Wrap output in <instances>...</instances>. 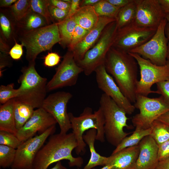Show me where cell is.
Returning a JSON list of instances; mask_svg holds the SVG:
<instances>
[{
    "label": "cell",
    "mask_w": 169,
    "mask_h": 169,
    "mask_svg": "<svg viewBox=\"0 0 169 169\" xmlns=\"http://www.w3.org/2000/svg\"><path fill=\"white\" fill-rule=\"evenodd\" d=\"M107 73L113 78L124 95L131 103L136 100L138 64L128 53L111 47L104 63Z\"/></svg>",
    "instance_id": "6da1fadb"
},
{
    "label": "cell",
    "mask_w": 169,
    "mask_h": 169,
    "mask_svg": "<svg viewBox=\"0 0 169 169\" xmlns=\"http://www.w3.org/2000/svg\"><path fill=\"white\" fill-rule=\"evenodd\" d=\"M78 146L73 132L52 135L46 144L37 154L33 163V169H47L51 164L63 160L69 161L70 167H81L83 163L81 157H75L72 152Z\"/></svg>",
    "instance_id": "7a4b0ae2"
},
{
    "label": "cell",
    "mask_w": 169,
    "mask_h": 169,
    "mask_svg": "<svg viewBox=\"0 0 169 169\" xmlns=\"http://www.w3.org/2000/svg\"><path fill=\"white\" fill-rule=\"evenodd\" d=\"M35 63H30L23 67L18 81L20 86L18 89V101L32 106L34 109L42 107L47 92V79L41 76L35 67Z\"/></svg>",
    "instance_id": "3957f363"
},
{
    "label": "cell",
    "mask_w": 169,
    "mask_h": 169,
    "mask_svg": "<svg viewBox=\"0 0 169 169\" xmlns=\"http://www.w3.org/2000/svg\"><path fill=\"white\" fill-rule=\"evenodd\" d=\"M99 103L104 116L105 137L109 143L116 147L130 134L124 131V127L131 128L127 123L126 114L104 93L102 94Z\"/></svg>",
    "instance_id": "277c9868"
},
{
    "label": "cell",
    "mask_w": 169,
    "mask_h": 169,
    "mask_svg": "<svg viewBox=\"0 0 169 169\" xmlns=\"http://www.w3.org/2000/svg\"><path fill=\"white\" fill-rule=\"evenodd\" d=\"M69 115L71 129L77 142L78 146L75 149L76 154H84L85 152L86 144L83 140V136L86 131L95 129L97 131L96 140L101 142L105 141V118L100 107L94 112L91 108L86 107L78 116H74L71 112L69 113Z\"/></svg>",
    "instance_id": "5b68a950"
},
{
    "label": "cell",
    "mask_w": 169,
    "mask_h": 169,
    "mask_svg": "<svg viewBox=\"0 0 169 169\" xmlns=\"http://www.w3.org/2000/svg\"><path fill=\"white\" fill-rule=\"evenodd\" d=\"M60 41L57 23L28 31L21 38V44L26 49V58L29 63H35L38 54L50 50Z\"/></svg>",
    "instance_id": "8992f818"
},
{
    "label": "cell",
    "mask_w": 169,
    "mask_h": 169,
    "mask_svg": "<svg viewBox=\"0 0 169 169\" xmlns=\"http://www.w3.org/2000/svg\"><path fill=\"white\" fill-rule=\"evenodd\" d=\"M117 29L116 21L107 25L95 44L86 53L82 60L77 62L86 75H90L98 66L104 64Z\"/></svg>",
    "instance_id": "52a82bcc"
},
{
    "label": "cell",
    "mask_w": 169,
    "mask_h": 169,
    "mask_svg": "<svg viewBox=\"0 0 169 169\" xmlns=\"http://www.w3.org/2000/svg\"><path fill=\"white\" fill-rule=\"evenodd\" d=\"M139 112L131 119L135 131L148 129L153 122L164 113L169 111V105L161 96L155 98L137 95L134 104Z\"/></svg>",
    "instance_id": "ba28073f"
},
{
    "label": "cell",
    "mask_w": 169,
    "mask_h": 169,
    "mask_svg": "<svg viewBox=\"0 0 169 169\" xmlns=\"http://www.w3.org/2000/svg\"><path fill=\"white\" fill-rule=\"evenodd\" d=\"M128 53L136 60L140 69L141 78L137 83L136 94L147 96L150 94L156 93L151 87L155 84L169 78V62L164 65H158L138 54Z\"/></svg>",
    "instance_id": "9c48e42d"
},
{
    "label": "cell",
    "mask_w": 169,
    "mask_h": 169,
    "mask_svg": "<svg viewBox=\"0 0 169 169\" xmlns=\"http://www.w3.org/2000/svg\"><path fill=\"white\" fill-rule=\"evenodd\" d=\"M167 23L165 18L161 21L156 33L149 41L131 50L129 53L138 54L156 65L166 64L168 40L165 35V30Z\"/></svg>",
    "instance_id": "30bf717a"
},
{
    "label": "cell",
    "mask_w": 169,
    "mask_h": 169,
    "mask_svg": "<svg viewBox=\"0 0 169 169\" xmlns=\"http://www.w3.org/2000/svg\"><path fill=\"white\" fill-rule=\"evenodd\" d=\"M157 29L142 27L133 22L117 29L112 47L129 53L131 50L149 41Z\"/></svg>",
    "instance_id": "8fae6325"
},
{
    "label": "cell",
    "mask_w": 169,
    "mask_h": 169,
    "mask_svg": "<svg viewBox=\"0 0 169 169\" xmlns=\"http://www.w3.org/2000/svg\"><path fill=\"white\" fill-rule=\"evenodd\" d=\"M55 130V125H53L44 133L22 142L16 149L15 158L11 167L15 169H33L37 154L47 138L53 135Z\"/></svg>",
    "instance_id": "7c38bea8"
},
{
    "label": "cell",
    "mask_w": 169,
    "mask_h": 169,
    "mask_svg": "<svg viewBox=\"0 0 169 169\" xmlns=\"http://www.w3.org/2000/svg\"><path fill=\"white\" fill-rule=\"evenodd\" d=\"M56 72L47 85V91L75 85L83 69L75 61L72 51L69 50L56 69Z\"/></svg>",
    "instance_id": "4fadbf2b"
},
{
    "label": "cell",
    "mask_w": 169,
    "mask_h": 169,
    "mask_svg": "<svg viewBox=\"0 0 169 169\" xmlns=\"http://www.w3.org/2000/svg\"><path fill=\"white\" fill-rule=\"evenodd\" d=\"M73 95L70 93L59 91L51 94L46 98L42 107L50 114L56 120L60 133L66 134L71 129L67 105Z\"/></svg>",
    "instance_id": "5bb4252c"
},
{
    "label": "cell",
    "mask_w": 169,
    "mask_h": 169,
    "mask_svg": "<svg viewBox=\"0 0 169 169\" xmlns=\"http://www.w3.org/2000/svg\"><path fill=\"white\" fill-rule=\"evenodd\" d=\"M95 72L98 88L111 98L126 114H132L135 109L134 105L124 95L113 78L107 73L104 64L98 66Z\"/></svg>",
    "instance_id": "9a60e30c"
},
{
    "label": "cell",
    "mask_w": 169,
    "mask_h": 169,
    "mask_svg": "<svg viewBox=\"0 0 169 169\" xmlns=\"http://www.w3.org/2000/svg\"><path fill=\"white\" fill-rule=\"evenodd\" d=\"M136 15L134 23L139 26L157 29L165 18L158 0H136Z\"/></svg>",
    "instance_id": "2e32d148"
},
{
    "label": "cell",
    "mask_w": 169,
    "mask_h": 169,
    "mask_svg": "<svg viewBox=\"0 0 169 169\" xmlns=\"http://www.w3.org/2000/svg\"><path fill=\"white\" fill-rule=\"evenodd\" d=\"M57 123L54 118L42 107L34 110L23 126L17 131L16 136L22 142L34 137L38 132L41 134Z\"/></svg>",
    "instance_id": "e0dca14e"
},
{
    "label": "cell",
    "mask_w": 169,
    "mask_h": 169,
    "mask_svg": "<svg viewBox=\"0 0 169 169\" xmlns=\"http://www.w3.org/2000/svg\"><path fill=\"white\" fill-rule=\"evenodd\" d=\"M115 21L116 19L114 18L99 17L96 25L71 50L73 52L74 59L76 63L82 60L86 53L95 44L105 27Z\"/></svg>",
    "instance_id": "ac0fdd59"
},
{
    "label": "cell",
    "mask_w": 169,
    "mask_h": 169,
    "mask_svg": "<svg viewBox=\"0 0 169 169\" xmlns=\"http://www.w3.org/2000/svg\"><path fill=\"white\" fill-rule=\"evenodd\" d=\"M138 145L139 152L135 169H155L159 162L158 145L150 135L144 137Z\"/></svg>",
    "instance_id": "d6986e66"
},
{
    "label": "cell",
    "mask_w": 169,
    "mask_h": 169,
    "mask_svg": "<svg viewBox=\"0 0 169 169\" xmlns=\"http://www.w3.org/2000/svg\"><path fill=\"white\" fill-rule=\"evenodd\" d=\"M139 152L138 145L124 149L108 157L112 169H135Z\"/></svg>",
    "instance_id": "ffe728a7"
},
{
    "label": "cell",
    "mask_w": 169,
    "mask_h": 169,
    "mask_svg": "<svg viewBox=\"0 0 169 169\" xmlns=\"http://www.w3.org/2000/svg\"><path fill=\"white\" fill-rule=\"evenodd\" d=\"M15 102L12 99L0 106V131H4L16 135L14 109Z\"/></svg>",
    "instance_id": "44dd1931"
},
{
    "label": "cell",
    "mask_w": 169,
    "mask_h": 169,
    "mask_svg": "<svg viewBox=\"0 0 169 169\" xmlns=\"http://www.w3.org/2000/svg\"><path fill=\"white\" fill-rule=\"evenodd\" d=\"M96 133V130L92 129L87 131L83 136V140L88 146L90 153V159L83 169H92L96 166H104L106 164L108 157L100 155L96 151L95 147Z\"/></svg>",
    "instance_id": "7402d4cb"
},
{
    "label": "cell",
    "mask_w": 169,
    "mask_h": 169,
    "mask_svg": "<svg viewBox=\"0 0 169 169\" xmlns=\"http://www.w3.org/2000/svg\"><path fill=\"white\" fill-rule=\"evenodd\" d=\"M72 17L77 24L89 31L96 25L99 18L91 6L80 8Z\"/></svg>",
    "instance_id": "603a6c76"
},
{
    "label": "cell",
    "mask_w": 169,
    "mask_h": 169,
    "mask_svg": "<svg viewBox=\"0 0 169 169\" xmlns=\"http://www.w3.org/2000/svg\"><path fill=\"white\" fill-rule=\"evenodd\" d=\"M136 12V0H132L128 4L120 8L115 18L118 29L134 22Z\"/></svg>",
    "instance_id": "cb8c5ba5"
},
{
    "label": "cell",
    "mask_w": 169,
    "mask_h": 169,
    "mask_svg": "<svg viewBox=\"0 0 169 169\" xmlns=\"http://www.w3.org/2000/svg\"><path fill=\"white\" fill-rule=\"evenodd\" d=\"M34 110V108L30 105L15 100L14 114L17 131L30 119Z\"/></svg>",
    "instance_id": "d4e9b609"
},
{
    "label": "cell",
    "mask_w": 169,
    "mask_h": 169,
    "mask_svg": "<svg viewBox=\"0 0 169 169\" xmlns=\"http://www.w3.org/2000/svg\"><path fill=\"white\" fill-rule=\"evenodd\" d=\"M61 41L59 44L64 48L69 47L77 23L73 17L58 23Z\"/></svg>",
    "instance_id": "484cf974"
},
{
    "label": "cell",
    "mask_w": 169,
    "mask_h": 169,
    "mask_svg": "<svg viewBox=\"0 0 169 169\" xmlns=\"http://www.w3.org/2000/svg\"><path fill=\"white\" fill-rule=\"evenodd\" d=\"M150 128L143 130L135 131L131 135L125 138L116 146L112 154H114L125 148L138 145L145 136L151 134Z\"/></svg>",
    "instance_id": "4316f807"
},
{
    "label": "cell",
    "mask_w": 169,
    "mask_h": 169,
    "mask_svg": "<svg viewBox=\"0 0 169 169\" xmlns=\"http://www.w3.org/2000/svg\"><path fill=\"white\" fill-rule=\"evenodd\" d=\"M150 135L159 146L169 140V126L158 120H155L151 127Z\"/></svg>",
    "instance_id": "83f0119b"
},
{
    "label": "cell",
    "mask_w": 169,
    "mask_h": 169,
    "mask_svg": "<svg viewBox=\"0 0 169 169\" xmlns=\"http://www.w3.org/2000/svg\"><path fill=\"white\" fill-rule=\"evenodd\" d=\"M93 7L99 17H106L115 19L120 9L112 5L107 0H100Z\"/></svg>",
    "instance_id": "f1b7e54d"
},
{
    "label": "cell",
    "mask_w": 169,
    "mask_h": 169,
    "mask_svg": "<svg viewBox=\"0 0 169 169\" xmlns=\"http://www.w3.org/2000/svg\"><path fill=\"white\" fill-rule=\"evenodd\" d=\"M25 18L24 27L28 31L49 25L44 17L31 10Z\"/></svg>",
    "instance_id": "f546056e"
},
{
    "label": "cell",
    "mask_w": 169,
    "mask_h": 169,
    "mask_svg": "<svg viewBox=\"0 0 169 169\" xmlns=\"http://www.w3.org/2000/svg\"><path fill=\"white\" fill-rule=\"evenodd\" d=\"M49 3L48 0H30V10L31 11L38 14L46 19L49 25L52 22L54 23L50 15L48 7Z\"/></svg>",
    "instance_id": "4dcf8cb0"
},
{
    "label": "cell",
    "mask_w": 169,
    "mask_h": 169,
    "mask_svg": "<svg viewBox=\"0 0 169 169\" xmlns=\"http://www.w3.org/2000/svg\"><path fill=\"white\" fill-rule=\"evenodd\" d=\"M16 150L0 145V166L3 168L11 167L14 161Z\"/></svg>",
    "instance_id": "1f68e13d"
},
{
    "label": "cell",
    "mask_w": 169,
    "mask_h": 169,
    "mask_svg": "<svg viewBox=\"0 0 169 169\" xmlns=\"http://www.w3.org/2000/svg\"><path fill=\"white\" fill-rule=\"evenodd\" d=\"M11 9L15 19L20 21L25 17L30 11V0H17L11 7Z\"/></svg>",
    "instance_id": "d6a6232c"
},
{
    "label": "cell",
    "mask_w": 169,
    "mask_h": 169,
    "mask_svg": "<svg viewBox=\"0 0 169 169\" xmlns=\"http://www.w3.org/2000/svg\"><path fill=\"white\" fill-rule=\"evenodd\" d=\"M14 84L11 83L7 85L0 86V103L3 104L9 100L15 98L17 96L18 89H14Z\"/></svg>",
    "instance_id": "836d02e7"
},
{
    "label": "cell",
    "mask_w": 169,
    "mask_h": 169,
    "mask_svg": "<svg viewBox=\"0 0 169 169\" xmlns=\"http://www.w3.org/2000/svg\"><path fill=\"white\" fill-rule=\"evenodd\" d=\"M22 142L14 134L0 131V145L7 146L16 149Z\"/></svg>",
    "instance_id": "e575fe53"
},
{
    "label": "cell",
    "mask_w": 169,
    "mask_h": 169,
    "mask_svg": "<svg viewBox=\"0 0 169 169\" xmlns=\"http://www.w3.org/2000/svg\"><path fill=\"white\" fill-rule=\"evenodd\" d=\"M90 31L77 24L73 32L70 43L68 47L69 50H72L75 46L85 38Z\"/></svg>",
    "instance_id": "d590c367"
},
{
    "label": "cell",
    "mask_w": 169,
    "mask_h": 169,
    "mask_svg": "<svg viewBox=\"0 0 169 169\" xmlns=\"http://www.w3.org/2000/svg\"><path fill=\"white\" fill-rule=\"evenodd\" d=\"M49 13L54 23H59L66 18L69 11L59 9L49 4L48 7Z\"/></svg>",
    "instance_id": "8d00e7d4"
},
{
    "label": "cell",
    "mask_w": 169,
    "mask_h": 169,
    "mask_svg": "<svg viewBox=\"0 0 169 169\" xmlns=\"http://www.w3.org/2000/svg\"><path fill=\"white\" fill-rule=\"evenodd\" d=\"M156 93L161 95L169 105V78L156 84Z\"/></svg>",
    "instance_id": "74e56055"
},
{
    "label": "cell",
    "mask_w": 169,
    "mask_h": 169,
    "mask_svg": "<svg viewBox=\"0 0 169 169\" xmlns=\"http://www.w3.org/2000/svg\"><path fill=\"white\" fill-rule=\"evenodd\" d=\"M0 24L4 35L6 38H8L11 33L10 23L7 18L2 13L0 15Z\"/></svg>",
    "instance_id": "f35d334b"
},
{
    "label": "cell",
    "mask_w": 169,
    "mask_h": 169,
    "mask_svg": "<svg viewBox=\"0 0 169 169\" xmlns=\"http://www.w3.org/2000/svg\"><path fill=\"white\" fill-rule=\"evenodd\" d=\"M61 57L56 53H48L44 57V64L45 66L52 67L59 64L60 61Z\"/></svg>",
    "instance_id": "ab89813d"
},
{
    "label": "cell",
    "mask_w": 169,
    "mask_h": 169,
    "mask_svg": "<svg viewBox=\"0 0 169 169\" xmlns=\"http://www.w3.org/2000/svg\"><path fill=\"white\" fill-rule=\"evenodd\" d=\"M158 158L159 161L169 157V140L158 146Z\"/></svg>",
    "instance_id": "60d3db41"
},
{
    "label": "cell",
    "mask_w": 169,
    "mask_h": 169,
    "mask_svg": "<svg viewBox=\"0 0 169 169\" xmlns=\"http://www.w3.org/2000/svg\"><path fill=\"white\" fill-rule=\"evenodd\" d=\"M49 4L60 9L69 11L72 0H49Z\"/></svg>",
    "instance_id": "b9f144b4"
},
{
    "label": "cell",
    "mask_w": 169,
    "mask_h": 169,
    "mask_svg": "<svg viewBox=\"0 0 169 169\" xmlns=\"http://www.w3.org/2000/svg\"><path fill=\"white\" fill-rule=\"evenodd\" d=\"M23 45L19 44L15 42V44L9 51V54L13 59H20L23 54Z\"/></svg>",
    "instance_id": "7bdbcfd3"
},
{
    "label": "cell",
    "mask_w": 169,
    "mask_h": 169,
    "mask_svg": "<svg viewBox=\"0 0 169 169\" xmlns=\"http://www.w3.org/2000/svg\"><path fill=\"white\" fill-rule=\"evenodd\" d=\"M81 1V0H72L70 8L65 19L72 17L76 13L80 8V5Z\"/></svg>",
    "instance_id": "ee69618b"
},
{
    "label": "cell",
    "mask_w": 169,
    "mask_h": 169,
    "mask_svg": "<svg viewBox=\"0 0 169 169\" xmlns=\"http://www.w3.org/2000/svg\"><path fill=\"white\" fill-rule=\"evenodd\" d=\"M109 3L115 7L120 8L129 3L132 0H107Z\"/></svg>",
    "instance_id": "f6af8a7d"
},
{
    "label": "cell",
    "mask_w": 169,
    "mask_h": 169,
    "mask_svg": "<svg viewBox=\"0 0 169 169\" xmlns=\"http://www.w3.org/2000/svg\"><path fill=\"white\" fill-rule=\"evenodd\" d=\"M161 7L165 14H169V0H158Z\"/></svg>",
    "instance_id": "bcb514c9"
},
{
    "label": "cell",
    "mask_w": 169,
    "mask_h": 169,
    "mask_svg": "<svg viewBox=\"0 0 169 169\" xmlns=\"http://www.w3.org/2000/svg\"><path fill=\"white\" fill-rule=\"evenodd\" d=\"M155 169H169V157L159 161Z\"/></svg>",
    "instance_id": "7dc6e473"
},
{
    "label": "cell",
    "mask_w": 169,
    "mask_h": 169,
    "mask_svg": "<svg viewBox=\"0 0 169 169\" xmlns=\"http://www.w3.org/2000/svg\"><path fill=\"white\" fill-rule=\"evenodd\" d=\"M100 0H81L80 5V7L88 6H93L97 3Z\"/></svg>",
    "instance_id": "c3c4849f"
},
{
    "label": "cell",
    "mask_w": 169,
    "mask_h": 169,
    "mask_svg": "<svg viewBox=\"0 0 169 169\" xmlns=\"http://www.w3.org/2000/svg\"><path fill=\"white\" fill-rule=\"evenodd\" d=\"M169 126V111L164 113L157 119Z\"/></svg>",
    "instance_id": "681fc988"
},
{
    "label": "cell",
    "mask_w": 169,
    "mask_h": 169,
    "mask_svg": "<svg viewBox=\"0 0 169 169\" xmlns=\"http://www.w3.org/2000/svg\"><path fill=\"white\" fill-rule=\"evenodd\" d=\"M17 0H1L0 5L1 7H7L10 6L12 4L14 3Z\"/></svg>",
    "instance_id": "f907efd6"
},
{
    "label": "cell",
    "mask_w": 169,
    "mask_h": 169,
    "mask_svg": "<svg viewBox=\"0 0 169 169\" xmlns=\"http://www.w3.org/2000/svg\"><path fill=\"white\" fill-rule=\"evenodd\" d=\"M166 35L168 40L166 55V59L167 61L168 60V61L169 62V28L167 24L166 25Z\"/></svg>",
    "instance_id": "816d5d0a"
},
{
    "label": "cell",
    "mask_w": 169,
    "mask_h": 169,
    "mask_svg": "<svg viewBox=\"0 0 169 169\" xmlns=\"http://www.w3.org/2000/svg\"><path fill=\"white\" fill-rule=\"evenodd\" d=\"M50 169H67V168L62 164L60 161L56 162L55 165Z\"/></svg>",
    "instance_id": "f5cc1de1"
},
{
    "label": "cell",
    "mask_w": 169,
    "mask_h": 169,
    "mask_svg": "<svg viewBox=\"0 0 169 169\" xmlns=\"http://www.w3.org/2000/svg\"><path fill=\"white\" fill-rule=\"evenodd\" d=\"M92 169H112V167L110 165H106L103 166L102 168L100 169H96L93 168Z\"/></svg>",
    "instance_id": "db71d44e"
},
{
    "label": "cell",
    "mask_w": 169,
    "mask_h": 169,
    "mask_svg": "<svg viewBox=\"0 0 169 169\" xmlns=\"http://www.w3.org/2000/svg\"><path fill=\"white\" fill-rule=\"evenodd\" d=\"M165 18H166V19L167 20V25L169 28V14H166Z\"/></svg>",
    "instance_id": "11a10c76"
},
{
    "label": "cell",
    "mask_w": 169,
    "mask_h": 169,
    "mask_svg": "<svg viewBox=\"0 0 169 169\" xmlns=\"http://www.w3.org/2000/svg\"><path fill=\"white\" fill-rule=\"evenodd\" d=\"M14 169V168H11V169Z\"/></svg>",
    "instance_id": "9f6ffc18"
},
{
    "label": "cell",
    "mask_w": 169,
    "mask_h": 169,
    "mask_svg": "<svg viewBox=\"0 0 169 169\" xmlns=\"http://www.w3.org/2000/svg\"><path fill=\"white\" fill-rule=\"evenodd\" d=\"M169 62V61H168Z\"/></svg>",
    "instance_id": "6f0895ef"
}]
</instances>
